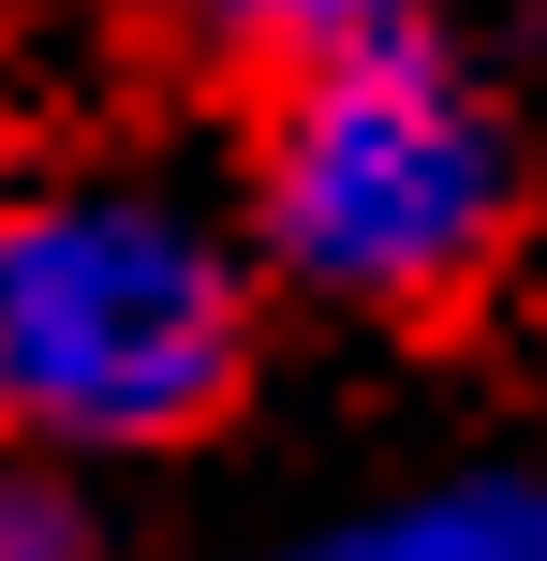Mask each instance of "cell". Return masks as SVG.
Wrapping results in <instances>:
<instances>
[{"label": "cell", "instance_id": "6da1fadb", "mask_svg": "<svg viewBox=\"0 0 547 561\" xmlns=\"http://www.w3.org/2000/svg\"><path fill=\"white\" fill-rule=\"evenodd\" d=\"M252 369V266L178 178H30L0 193V458L193 444Z\"/></svg>", "mask_w": 547, "mask_h": 561}, {"label": "cell", "instance_id": "7a4b0ae2", "mask_svg": "<svg viewBox=\"0 0 547 561\" xmlns=\"http://www.w3.org/2000/svg\"><path fill=\"white\" fill-rule=\"evenodd\" d=\"M252 237L296 296L430 325L518 237V148L430 30H385V45H341L311 75H266Z\"/></svg>", "mask_w": 547, "mask_h": 561}, {"label": "cell", "instance_id": "3957f363", "mask_svg": "<svg viewBox=\"0 0 547 561\" xmlns=\"http://www.w3.org/2000/svg\"><path fill=\"white\" fill-rule=\"evenodd\" d=\"M341 561H547V488L518 473H474V488H430V503L341 533Z\"/></svg>", "mask_w": 547, "mask_h": 561}, {"label": "cell", "instance_id": "277c9868", "mask_svg": "<svg viewBox=\"0 0 547 561\" xmlns=\"http://www.w3.org/2000/svg\"><path fill=\"white\" fill-rule=\"evenodd\" d=\"M193 30H207L223 59L311 75V59H341V45H385V30H414V0H193Z\"/></svg>", "mask_w": 547, "mask_h": 561}, {"label": "cell", "instance_id": "5b68a950", "mask_svg": "<svg viewBox=\"0 0 547 561\" xmlns=\"http://www.w3.org/2000/svg\"><path fill=\"white\" fill-rule=\"evenodd\" d=\"M0 561H89V517L45 488V458H0Z\"/></svg>", "mask_w": 547, "mask_h": 561}, {"label": "cell", "instance_id": "8992f818", "mask_svg": "<svg viewBox=\"0 0 547 561\" xmlns=\"http://www.w3.org/2000/svg\"><path fill=\"white\" fill-rule=\"evenodd\" d=\"M296 561H341V533H326V547H296Z\"/></svg>", "mask_w": 547, "mask_h": 561}]
</instances>
